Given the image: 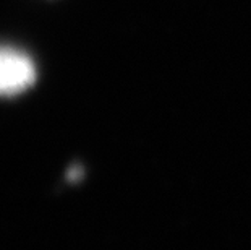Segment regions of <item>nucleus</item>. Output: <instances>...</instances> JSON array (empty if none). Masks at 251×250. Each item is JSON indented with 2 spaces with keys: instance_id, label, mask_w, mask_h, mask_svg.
<instances>
[{
  "instance_id": "1",
  "label": "nucleus",
  "mask_w": 251,
  "mask_h": 250,
  "mask_svg": "<svg viewBox=\"0 0 251 250\" xmlns=\"http://www.w3.org/2000/svg\"><path fill=\"white\" fill-rule=\"evenodd\" d=\"M34 82V62L25 52L8 46H0V94H18Z\"/></svg>"
}]
</instances>
